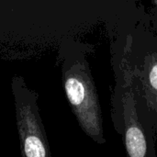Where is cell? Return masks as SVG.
<instances>
[{"mask_svg":"<svg viewBox=\"0 0 157 157\" xmlns=\"http://www.w3.org/2000/svg\"><path fill=\"white\" fill-rule=\"evenodd\" d=\"M154 3H155V5H157V1H154Z\"/></svg>","mask_w":157,"mask_h":157,"instance_id":"obj_5","label":"cell"},{"mask_svg":"<svg viewBox=\"0 0 157 157\" xmlns=\"http://www.w3.org/2000/svg\"><path fill=\"white\" fill-rule=\"evenodd\" d=\"M121 80H118L112 113H119L121 118L112 119L115 128L120 127L119 133L123 136V142L128 157H156L155 131L151 122L148 111L137 98L132 71L130 62L124 59L121 63Z\"/></svg>","mask_w":157,"mask_h":157,"instance_id":"obj_1","label":"cell"},{"mask_svg":"<svg viewBox=\"0 0 157 157\" xmlns=\"http://www.w3.org/2000/svg\"><path fill=\"white\" fill-rule=\"evenodd\" d=\"M63 89L79 126L93 141L104 144L106 139L97 88L85 58L67 53L62 65Z\"/></svg>","mask_w":157,"mask_h":157,"instance_id":"obj_2","label":"cell"},{"mask_svg":"<svg viewBox=\"0 0 157 157\" xmlns=\"http://www.w3.org/2000/svg\"><path fill=\"white\" fill-rule=\"evenodd\" d=\"M131 68L135 94L146 108L157 135V43L149 46Z\"/></svg>","mask_w":157,"mask_h":157,"instance_id":"obj_4","label":"cell"},{"mask_svg":"<svg viewBox=\"0 0 157 157\" xmlns=\"http://www.w3.org/2000/svg\"><path fill=\"white\" fill-rule=\"evenodd\" d=\"M17 128L22 157H52L44 125L40 115L39 95L22 76L11 81Z\"/></svg>","mask_w":157,"mask_h":157,"instance_id":"obj_3","label":"cell"}]
</instances>
